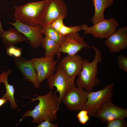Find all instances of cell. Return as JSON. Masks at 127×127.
Listing matches in <instances>:
<instances>
[{"label":"cell","mask_w":127,"mask_h":127,"mask_svg":"<svg viewBox=\"0 0 127 127\" xmlns=\"http://www.w3.org/2000/svg\"><path fill=\"white\" fill-rule=\"evenodd\" d=\"M4 31L0 19V36Z\"/></svg>","instance_id":"obj_31"},{"label":"cell","mask_w":127,"mask_h":127,"mask_svg":"<svg viewBox=\"0 0 127 127\" xmlns=\"http://www.w3.org/2000/svg\"><path fill=\"white\" fill-rule=\"evenodd\" d=\"M95 117L107 123L113 120L127 117V109L114 104L111 101L104 103L97 112Z\"/></svg>","instance_id":"obj_12"},{"label":"cell","mask_w":127,"mask_h":127,"mask_svg":"<svg viewBox=\"0 0 127 127\" xmlns=\"http://www.w3.org/2000/svg\"><path fill=\"white\" fill-rule=\"evenodd\" d=\"M81 30L80 25L68 27L64 25L60 29L59 32L64 36L69 33L79 32Z\"/></svg>","instance_id":"obj_21"},{"label":"cell","mask_w":127,"mask_h":127,"mask_svg":"<svg viewBox=\"0 0 127 127\" xmlns=\"http://www.w3.org/2000/svg\"><path fill=\"white\" fill-rule=\"evenodd\" d=\"M48 2V0H44L15 6L14 19L28 25H38L39 20L45 10Z\"/></svg>","instance_id":"obj_3"},{"label":"cell","mask_w":127,"mask_h":127,"mask_svg":"<svg viewBox=\"0 0 127 127\" xmlns=\"http://www.w3.org/2000/svg\"><path fill=\"white\" fill-rule=\"evenodd\" d=\"M12 72L9 69L7 71L3 72L0 74V84L3 83L5 87L6 92L3 96L7 99L9 101L12 110L16 108L18 105L15 101L14 97V89L12 85L9 84L8 82V78L9 75Z\"/></svg>","instance_id":"obj_17"},{"label":"cell","mask_w":127,"mask_h":127,"mask_svg":"<svg viewBox=\"0 0 127 127\" xmlns=\"http://www.w3.org/2000/svg\"><path fill=\"white\" fill-rule=\"evenodd\" d=\"M22 48H16L13 55L14 57H19L21 56V54Z\"/></svg>","instance_id":"obj_29"},{"label":"cell","mask_w":127,"mask_h":127,"mask_svg":"<svg viewBox=\"0 0 127 127\" xmlns=\"http://www.w3.org/2000/svg\"><path fill=\"white\" fill-rule=\"evenodd\" d=\"M13 60L15 66L21 72L24 79L32 82L35 88L39 87L40 84L36 71L30 60L21 56L19 57H14Z\"/></svg>","instance_id":"obj_14"},{"label":"cell","mask_w":127,"mask_h":127,"mask_svg":"<svg viewBox=\"0 0 127 127\" xmlns=\"http://www.w3.org/2000/svg\"><path fill=\"white\" fill-rule=\"evenodd\" d=\"M60 62L66 74L69 77H76L82 69L83 60L79 55H67Z\"/></svg>","instance_id":"obj_15"},{"label":"cell","mask_w":127,"mask_h":127,"mask_svg":"<svg viewBox=\"0 0 127 127\" xmlns=\"http://www.w3.org/2000/svg\"><path fill=\"white\" fill-rule=\"evenodd\" d=\"M84 36H80L79 32L64 35L63 42L58 52L57 60L58 61L60 58L61 52L74 55L76 54L83 48L87 49L91 48L90 45L84 41Z\"/></svg>","instance_id":"obj_7"},{"label":"cell","mask_w":127,"mask_h":127,"mask_svg":"<svg viewBox=\"0 0 127 127\" xmlns=\"http://www.w3.org/2000/svg\"><path fill=\"white\" fill-rule=\"evenodd\" d=\"M95 10L94 15L91 19L93 24L105 19L104 12L105 9L111 6L113 0H92Z\"/></svg>","instance_id":"obj_18"},{"label":"cell","mask_w":127,"mask_h":127,"mask_svg":"<svg viewBox=\"0 0 127 127\" xmlns=\"http://www.w3.org/2000/svg\"><path fill=\"white\" fill-rule=\"evenodd\" d=\"M14 23L8 22L7 23L14 26L19 32L24 35L29 41L31 46L37 48L41 45L44 37L43 36V26L39 24L30 26L24 24L15 20Z\"/></svg>","instance_id":"obj_11"},{"label":"cell","mask_w":127,"mask_h":127,"mask_svg":"<svg viewBox=\"0 0 127 127\" xmlns=\"http://www.w3.org/2000/svg\"><path fill=\"white\" fill-rule=\"evenodd\" d=\"M50 91L45 95H34L37 96L35 98H29L32 99L31 102L38 100V104L32 110L27 111L23 116L17 126L24 118L32 117L33 120L32 122L38 125L45 120H48L52 123L57 118V113L59 97Z\"/></svg>","instance_id":"obj_1"},{"label":"cell","mask_w":127,"mask_h":127,"mask_svg":"<svg viewBox=\"0 0 127 127\" xmlns=\"http://www.w3.org/2000/svg\"><path fill=\"white\" fill-rule=\"evenodd\" d=\"M43 33L46 36L56 42L60 46L64 36L54 28L50 24L43 26Z\"/></svg>","instance_id":"obj_20"},{"label":"cell","mask_w":127,"mask_h":127,"mask_svg":"<svg viewBox=\"0 0 127 127\" xmlns=\"http://www.w3.org/2000/svg\"><path fill=\"white\" fill-rule=\"evenodd\" d=\"M75 77L67 76L60 62L56 67L55 73L48 79L47 83L49 89L52 90L55 87L56 90L55 93L58 92L59 93L57 108L58 111L60 104L65 94L69 89L76 87L75 83Z\"/></svg>","instance_id":"obj_4"},{"label":"cell","mask_w":127,"mask_h":127,"mask_svg":"<svg viewBox=\"0 0 127 127\" xmlns=\"http://www.w3.org/2000/svg\"><path fill=\"white\" fill-rule=\"evenodd\" d=\"M88 92L76 87L69 90L65 94L62 101L67 107L71 111L83 109Z\"/></svg>","instance_id":"obj_10"},{"label":"cell","mask_w":127,"mask_h":127,"mask_svg":"<svg viewBox=\"0 0 127 127\" xmlns=\"http://www.w3.org/2000/svg\"><path fill=\"white\" fill-rule=\"evenodd\" d=\"M107 123V127H125L127 126V123L124 119H115Z\"/></svg>","instance_id":"obj_22"},{"label":"cell","mask_w":127,"mask_h":127,"mask_svg":"<svg viewBox=\"0 0 127 127\" xmlns=\"http://www.w3.org/2000/svg\"><path fill=\"white\" fill-rule=\"evenodd\" d=\"M119 24L113 17L105 19L89 27L86 24L80 25L81 30L84 34H89L94 37L101 39H106L117 29Z\"/></svg>","instance_id":"obj_6"},{"label":"cell","mask_w":127,"mask_h":127,"mask_svg":"<svg viewBox=\"0 0 127 127\" xmlns=\"http://www.w3.org/2000/svg\"><path fill=\"white\" fill-rule=\"evenodd\" d=\"M94 50L95 55L93 60L90 62L86 59L83 60V66L76 81L78 87L85 89L88 92L99 85L100 81L97 77L98 64L102 61L100 50L95 46H91Z\"/></svg>","instance_id":"obj_2"},{"label":"cell","mask_w":127,"mask_h":127,"mask_svg":"<svg viewBox=\"0 0 127 127\" xmlns=\"http://www.w3.org/2000/svg\"><path fill=\"white\" fill-rule=\"evenodd\" d=\"M54 57L44 56L39 58H32L29 60L36 71L40 84L54 73L58 61L54 60Z\"/></svg>","instance_id":"obj_9"},{"label":"cell","mask_w":127,"mask_h":127,"mask_svg":"<svg viewBox=\"0 0 127 127\" xmlns=\"http://www.w3.org/2000/svg\"><path fill=\"white\" fill-rule=\"evenodd\" d=\"M114 85L113 83L107 84L102 90L88 92L83 109L87 111L89 115L95 117L97 111L104 103L111 101Z\"/></svg>","instance_id":"obj_5"},{"label":"cell","mask_w":127,"mask_h":127,"mask_svg":"<svg viewBox=\"0 0 127 127\" xmlns=\"http://www.w3.org/2000/svg\"><path fill=\"white\" fill-rule=\"evenodd\" d=\"M58 125L57 123H53L48 120H45L38 125L36 127H58Z\"/></svg>","instance_id":"obj_25"},{"label":"cell","mask_w":127,"mask_h":127,"mask_svg":"<svg viewBox=\"0 0 127 127\" xmlns=\"http://www.w3.org/2000/svg\"><path fill=\"white\" fill-rule=\"evenodd\" d=\"M88 115L78 118L79 122L81 124H85L89 121V117Z\"/></svg>","instance_id":"obj_26"},{"label":"cell","mask_w":127,"mask_h":127,"mask_svg":"<svg viewBox=\"0 0 127 127\" xmlns=\"http://www.w3.org/2000/svg\"><path fill=\"white\" fill-rule=\"evenodd\" d=\"M7 100H8V99L3 96L0 98V107L6 103Z\"/></svg>","instance_id":"obj_30"},{"label":"cell","mask_w":127,"mask_h":127,"mask_svg":"<svg viewBox=\"0 0 127 127\" xmlns=\"http://www.w3.org/2000/svg\"><path fill=\"white\" fill-rule=\"evenodd\" d=\"M64 17L61 16L57 18L50 24L55 29L59 32L60 28L64 25L63 20Z\"/></svg>","instance_id":"obj_24"},{"label":"cell","mask_w":127,"mask_h":127,"mask_svg":"<svg viewBox=\"0 0 127 127\" xmlns=\"http://www.w3.org/2000/svg\"><path fill=\"white\" fill-rule=\"evenodd\" d=\"M67 15V9L62 0H48L46 8L39 20L42 26L51 24L61 16L64 18Z\"/></svg>","instance_id":"obj_8"},{"label":"cell","mask_w":127,"mask_h":127,"mask_svg":"<svg viewBox=\"0 0 127 127\" xmlns=\"http://www.w3.org/2000/svg\"><path fill=\"white\" fill-rule=\"evenodd\" d=\"M16 48L13 46L6 48L7 53L9 56H13Z\"/></svg>","instance_id":"obj_27"},{"label":"cell","mask_w":127,"mask_h":127,"mask_svg":"<svg viewBox=\"0 0 127 127\" xmlns=\"http://www.w3.org/2000/svg\"><path fill=\"white\" fill-rule=\"evenodd\" d=\"M80 110L77 115V116L78 118L88 115V111L86 110L83 109Z\"/></svg>","instance_id":"obj_28"},{"label":"cell","mask_w":127,"mask_h":127,"mask_svg":"<svg viewBox=\"0 0 127 127\" xmlns=\"http://www.w3.org/2000/svg\"><path fill=\"white\" fill-rule=\"evenodd\" d=\"M41 46L45 51L44 56L52 57L55 55H58L60 46L53 40L45 36L43 40Z\"/></svg>","instance_id":"obj_19"},{"label":"cell","mask_w":127,"mask_h":127,"mask_svg":"<svg viewBox=\"0 0 127 127\" xmlns=\"http://www.w3.org/2000/svg\"><path fill=\"white\" fill-rule=\"evenodd\" d=\"M119 67L126 72H127V57L121 55L119 56L117 58Z\"/></svg>","instance_id":"obj_23"},{"label":"cell","mask_w":127,"mask_h":127,"mask_svg":"<svg viewBox=\"0 0 127 127\" xmlns=\"http://www.w3.org/2000/svg\"><path fill=\"white\" fill-rule=\"evenodd\" d=\"M0 37L6 49L19 42L28 41L27 38L15 28H11L4 31Z\"/></svg>","instance_id":"obj_16"},{"label":"cell","mask_w":127,"mask_h":127,"mask_svg":"<svg viewBox=\"0 0 127 127\" xmlns=\"http://www.w3.org/2000/svg\"><path fill=\"white\" fill-rule=\"evenodd\" d=\"M105 44L111 53H118L127 47V26L117 29L106 39Z\"/></svg>","instance_id":"obj_13"}]
</instances>
